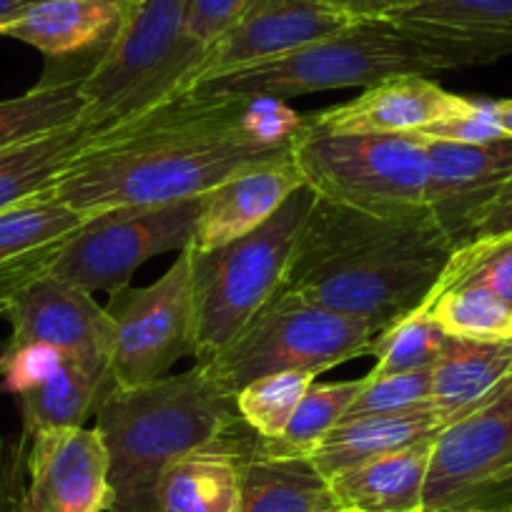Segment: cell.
I'll use <instances>...</instances> for the list:
<instances>
[{
  "label": "cell",
  "mask_w": 512,
  "mask_h": 512,
  "mask_svg": "<svg viewBox=\"0 0 512 512\" xmlns=\"http://www.w3.org/2000/svg\"><path fill=\"white\" fill-rule=\"evenodd\" d=\"M106 312L113 324L111 382L141 387L169 377L179 359L194 357L196 319L191 292L189 249L179 251L174 267L149 287L111 294Z\"/></svg>",
  "instance_id": "obj_11"
},
{
  "label": "cell",
  "mask_w": 512,
  "mask_h": 512,
  "mask_svg": "<svg viewBox=\"0 0 512 512\" xmlns=\"http://www.w3.org/2000/svg\"><path fill=\"white\" fill-rule=\"evenodd\" d=\"M28 437H0V512H31L26 502Z\"/></svg>",
  "instance_id": "obj_38"
},
{
  "label": "cell",
  "mask_w": 512,
  "mask_h": 512,
  "mask_svg": "<svg viewBox=\"0 0 512 512\" xmlns=\"http://www.w3.org/2000/svg\"><path fill=\"white\" fill-rule=\"evenodd\" d=\"M425 146V209L457 251L470 241L472 226L487 201L512 176V139L490 144L425 139Z\"/></svg>",
  "instance_id": "obj_15"
},
{
  "label": "cell",
  "mask_w": 512,
  "mask_h": 512,
  "mask_svg": "<svg viewBox=\"0 0 512 512\" xmlns=\"http://www.w3.org/2000/svg\"><path fill=\"white\" fill-rule=\"evenodd\" d=\"M8 309H11V297L0 292V317H8Z\"/></svg>",
  "instance_id": "obj_43"
},
{
  "label": "cell",
  "mask_w": 512,
  "mask_h": 512,
  "mask_svg": "<svg viewBox=\"0 0 512 512\" xmlns=\"http://www.w3.org/2000/svg\"><path fill=\"white\" fill-rule=\"evenodd\" d=\"M510 377L512 339L480 342L447 337L445 349L432 367L430 405L447 427L477 410Z\"/></svg>",
  "instance_id": "obj_23"
},
{
  "label": "cell",
  "mask_w": 512,
  "mask_h": 512,
  "mask_svg": "<svg viewBox=\"0 0 512 512\" xmlns=\"http://www.w3.org/2000/svg\"><path fill=\"white\" fill-rule=\"evenodd\" d=\"M312 372H277L249 382L236 400L241 420L267 442H277L314 382Z\"/></svg>",
  "instance_id": "obj_32"
},
{
  "label": "cell",
  "mask_w": 512,
  "mask_h": 512,
  "mask_svg": "<svg viewBox=\"0 0 512 512\" xmlns=\"http://www.w3.org/2000/svg\"><path fill=\"white\" fill-rule=\"evenodd\" d=\"M299 126L279 101L184 91L101 131L51 196L83 216L199 199L239 171L289 159Z\"/></svg>",
  "instance_id": "obj_1"
},
{
  "label": "cell",
  "mask_w": 512,
  "mask_h": 512,
  "mask_svg": "<svg viewBox=\"0 0 512 512\" xmlns=\"http://www.w3.org/2000/svg\"><path fill=\"white\" fill-rule=\"evenodd\" d=\"M6 352L46 344L91 372L111 377L113 324L91 292L41 272L11 289Z\"/></svg>",
  "instance_id": "obj_12"
},
{
  "label": "cell",
  "mask_w": 512,
  "mask_h": 512,
  "mask_svg": "<svg viewBox=\"0 0 512 512\" xmlns=\"http://www.w3.org/2000/svg\"><path fill=\"white\" fill-rule=\"evenodd\" d=\"M425 307L447 337L480 342L512 339V307L480 284L440 289Z\"/></svg>",
  "instance_id": "obj_29"
},
{
  "label": "cell",
  "mask_w": 512,
  "mask_h": 512,
  "mask_svg": "<svg viewBox=\"0 0 512 512\" xmlns=\"http://www.w3.org/2000/svg\"><path fill=\"white\" fill-rule=\"evenodd\" d=\"M254 430L241 425L224 442L181 457L159 487L161 512H239L244 452Z\"/></svg>",
  "instance_id": "obj_20"
},
{
  "label": "cell",
  "mask_w": 512,
  "mask_h": 512,
  "mask_svg": "<svg viewBox=\"0 0 512 512\" xmlns=\"http://www.w3.org/2000/svg\"><path fill=\"white\" fill-rule=\"evenodd\" d=\"M3 352H6V344H0V369H3Z\"/></svg>",
  "instance_id": "obj_45"
},
{
  "label": "cell",
  "mask_w": 512,
  "mask_h": 512,
  "mask_svg": "<svg viewBox=\"0 0 512 512\" xmlns=\"http://www.w3.org/2000/svg\"><path fill=\"white\" fill-rule=\"evenodd\" d=\"M36 3L38 0H0V28H6L8 23L21 18L23 13L31 6H36Z\"/></svg>",
  "instance_id": "obj_41"
},
{
  "label": "cell",
  "mask_w": 512,
  "mask_h": 512,
  "mask_svg": "<svg viewBox=\"0 0 512 512\" xmlns=\"http://www.w3.org/2000/svg\"><path fill=\"white\" fill-rule=\"evenodd\" d=\"M61 362L63 354L46 344H31V347L3 352V369H0L3 390L11 395H21L28 387L46 379Z\"/></svg>",
  "instance_id": "obj_36"
},
{
  "label": "cell",
  "mask_w": 512,
  "mask_h": 512,
  "mask_svg": "<svg viewBox=\"0 0 512 512\" xmlns=\"http://www.w3.org/2000/svg\"><path fill=\"white\" fill-rule=\"evenodd\" d=\"M86 111L83 76L46 78L23 96L0 101V151L56 134L83 121Z\"/></svg>",
  "instance_id": "obj_28"
},
{
  "label": "cell",
  "mask_w": 512,
  "mask_h": 512,
  "mask_svg": "<svg viewBox=\"0 0 512 512\" xmlns=\"http://www.w3.org/2000/svg\"><path fill=\"white\" fill-rule=\"evenodd\" d=\"M292 159L304 186L319 199L369 214L425 211L427 146L410 136L322 134L302 126Z\"/></svg>",
  "instance_id": "obj_8"
},
{
  "label": "cell",
  "mask_w": 512,
  "mask_h": 512,
  "mask_svg": "<svg viewBox=\"0 0 512 512\" xmlns=\"http://www.w3.org/2000/svg\"><path fill=\"white\" fill-rule=\"evenodd\" d=\"M442 512H507V510H442Z\"/></svg>",
  "instance_id": "obj_44"
},
{
  "label": "cell",
  "mask_w": 512,
  "mask_h": 512,
  "mask_svg": "<svg viewBox=\"0 0 512 512\" xmlns=\"http://www.w3.org/2000/svg\"><path fill=\"white\" fill-rule=\"evenodd\" d=\"M304 186L294 159L251 166L201 196L191 249L209 251L267 224L284 201Z\"/></svg>",
  "instance_id": "obj_17"
},
{
  "label": "cell",
  "mask_w": 512,
  "mask_h": 512,
  "mask_svg": "<svg viewBox=\"0 0 512 512\" xmlns=\"http://www.w3.org/2000/svg\"><path fill=\"white\" fill-rule=\"evenodd\" d=\"M111 460L101 432L56 427L28 440L26 502L31 512H108Z\"/></svg>",
  "instance_id": "obj_14"
},
{
  "label": "cell",
  "mask_w": 512,
  "mask_h": 512,
  "mask_svg": "<svg viewBox=\"0 0 512 512\" xmlns=\"http://www.w3.org/2000/svg\"><path fill=\"white\" fill-rule=\"evenodd\" d=\"M239 512H342L329 480L304 455L269 450L251 437L244 452Z\"/></svg>",
  "instance_id": "obj_22"
},
{
  "label": "cell",
  "mask_w": 512,
  "mask_h": 512,
  "mask_svg": "<svg viewBox=\"0 0 512 512\" xmlns=\"http://www.w3.org/2000/svg\"><path fill=\"white\" fill-rule=\"evenodd\" d=\"M106 128L83 118L28 144L0 151V214L36 196L51 194L71 161Z\"/></svg>",
  "instance_id": "obj_26"
},
{
  "label": "cell",
  "mask_w": 512,
  "mask_h": 512,
  "mask_svg": "<svg viewBox=\"0 0 512 512\" xmlns=\"http://www.w3.org/2000/svg\"><path fill=\"white\" fill-rule=\"evenodd\" d=\"M512 234V176L497 189V194L487 201L482 214L472 226L470 241L490 239V236ZM467 241V244H470Z\"/></svg>",
  "instance_id": "obj_39"
},
{
  "label": "cell",
  "mask_w": 512,
  "mask_h": 512,
  "mask_svg": "<svg viewBox=\"0 0 512 512\" xmlns=\"http://www.w3.org/2000/svg\"><path fill=\"white\" fill-rule=\"evenodd\" d=\"M390 21L447 43L465 68L512 56V0H425Z\"/></svg>",
  "instance_id": "obj_19"
},
{
  "label": "cell",
  "mask_w": 512,
  "mask_h": 512,
  "mask_svg": "<svg viewBox=\"0 0 512 512\" xmlns=\"http://www.w3.org/2000/svg\"><path fill=\"white\" fill-rule=\"evenodd\" d=\"M445 430L432 405L420 410L397 412V415L359 417V420L339 422L312 452L309 460L332 480L339 472L357 467L362 462L377 460L390 452L405 450L425 437H435Z\"/></svg>",
  "instance_id": "obj_25"
},
{
  "label": "cell",
  "mask_w": 512,
  "mask_h": 512,
  "mask_svg": "<svg viewBox=\"0 0 512 512\" xmlns=\"http://www.w3.org/2000/svg\"><path fill=\"white\" fill-rule=\"evenodd\" d=\"M199 209L201 196L86 216L53 251L43 272L83 292H118L151 256L189 249Z\"/></svg>",
  "instance_id": "obj_9"
},
{
  "label": "cell",
  "mask_w": 512,
  "mask_h": 512,
  "mask_svg": "<svg viewBox=\"0 0 512 512\" xmlns=\"http://www.w3.org/2000/svg\"><path fill=\"white\" fill-rule=\"evenodd\" d=\"M452 251L427 209L369 214L314 196L284 287L382 334L430 302Z\"/></svg>",
  "instance_id": "obj_2"
},
{
  "label": "cell",
  "mask_w": 512,
  "mask_h": 512,
  "mask_svg": "<svg viewBox=\"0 0 512 512\" xmlns=\"http://www.w3.org/2000/svg\"><path fill=\"white\" fill-rule=\"evenodd\" d=\"M472 101L445 91L427 76L387 78L364 88L362 96L304 116V126L322 134L410 136L465 111Z\"/></svg>",
  "instance_id": "obj_16"
},
{
  "label": "cell",
  "mask_w": 512,
  "mask_h": 512,
  "mask_svg": "<svg viewBox=\"0 0 512 512\" xmlns=\"http://www.w3.org/2000/svg\"><path fill=\"white\" fill-rule=\"evenodd\" d=\"M457 284H480L512 307V234L477 239L452 251L435 292Z\"/></svg>",
  "instance_id": "obj_33"
},
{
  "label": "cell",
  "mask_w": 512,
  "mask_h": 512,
  "mask_svg": "<svg viewBox=\"0 0 512 512\" xmlns=\"http://www.w3.org/2000/svg\"><path fill=\"white\" fill-rule=\"evenodd\" d=\"M352 23L322 0H246L229 31L201 58L189 88L254 63L287 56L344 31Z\"/></svg>",
  "instance_id": "obj_13"
},
{
  "label": "cell",
  "mask_w": 512,
  "mask_h": 512,
  "mask_svg": "<svg viewBox=\"0 0 512 512\" xmlns=\"http://www.w3.org/2000/svg\"><path fill=\"white\" fill-rule=\"evenodd\" d=\"M432 402V369L387 374V377H364V387L357 400L349 405L342 422L359 417L397 415L427 407Z\"/></svg>",
  "instance_id": "obj_34"
},
{
  "label": "cell",
  "mask_w": 512,
  "mask_h": 512,
  "mask_svg": "<svg viewBox=\"0 0 512 512\" xmlns=\"http://www.w3.org/2000/svg\"><path fill=\"white\" fill-rule=\"evenodd\" d=\"M492 111H495V121L502 134L507 139H512V98H507V101H492Z\"/></svg>",
  "instance_id": "obj_42"
},
{
  "label": "cell",
  "mask_w": 512,
  "mask_h": 512,
  "mask_svg": "<svg viewBox=\"0 0 512 512\" xmlns=\"http://www.w3.org/2000/svg\"><path fill=\"white\" fill-rule=\"evenodd\" d=\"M447 344V334L437 327L427 307L417 309L402 322L392 324L377 334L372 342V354L377 359L369 377H387V374L417 372V369H432L440 359Z\"/></svg>",
  "instance_id": "obj_31"
},
{
  "label": "cell",
  "mask_w": 512,
  "mask_h": 512,
  "mask_svg": "<svg viewBox=\"0 0 512 512\" xmlns=\"http://www.w3.org/2000/svg\"><path fill=\"white\" fill-rule=\"evenodd\" d=\"M312 201L314 194L302 186L251 234L209 251L189 246L196 364L224 349L282 287Z\"/></svg>",
  "instance_id": "obj_6"
},
{
  "label": "cell",
  "mask_w": 512,
  "mask_h": 512,
  "mask_svg": "<svg viewBox=\"0 0 512 512\" xmlns=\"http://www.w3.org/2000/svg\"><path fill=\"white\" fill-rule=\"evenodd\" d=\"M131 0H38L0 36L28 43L53 61L96 53L116 36Z\"/></svg>",
  "instance_id": "obj_18"
},
{
  "label": "cell",
  "mask_w": 512,
  "mask_h": 512,
  "mask_svg": "<svg viewBox=\"0 0 512 512\" xmlns=\"http://www.w3.org/2000/svg\"><path fill=\"white\" fill-rule=\"evenodd\" d=\"M244 6L246 0H189L186 38L206 56V51L229 31Z\"/></svg>",
  "instance_id": "obj_37"
},
{
  "label": "cell",
  "mask_w": 512,
  "mask_h": 512,
  "mask_svg": "<svg viewBox=\"0 0 512 512\" xmlns=\"http://www.w3.org/2000/svg\"><path fill=\"white\" fill-rule=\"evenodd\" d=\"M364 387L362 379H344V382H317L309 384L307 395L299 402L297 412L289 420L287 430L277 442H267L269 450L284 455H304L309 452L344 420L349 405L357 400Z\"/></svg>",
  "instance_id": "obj_30"
},
{
  "label": "cell",
  "mask_w": 512,
  "mask_h": 512,
  "mask_svg": "<svg viewBox=\"0 0 512 512\" xmlns=\"http://www.w3.org/2000/svg\"><path fill=\"white\" fill-rule=\"evenodd\" d=\"M437 437L339 472L329 480L342 512H422Z\"/></svg>",
  "instance_id": "obj_21"
},
{
  "label": "cell",
  "mask_w": 512,
  "mask_h": 512,
  "mask_svg": "<svg viewBox=\"0 0 512 512\" xmlns=\"http://www.w3.org/2000/svg\"><path fill=\"white\" fill-rule=\"evenodd\" d=\"M241 425L234 397L216 390L199 364L141 387L111 384L96 407V430L111 460L108 512H161L166 470L191 452L224 442Z\"/></svg>",
  "instance_id": "obj_3"
},
{
  "label": "cell",
  "mask_w": 512,
  "mask_h": 512,
  "mask_svg": "<svg viewBox=\"0 0 512 512\" xmlns=\"http://www.w3.org/2000/svg\"><path fill=\"white\" fill-rule=\"evenodd\" d=\"M329 8L347 16L349 21H390L410 8L422 6L425 0H322Z\"/></svg>",
  "instance_id": "obj_40"
},
{
  "label": "cell",
  "mask_w": 512,
  "mask_h": 512,
  "mask_svg": "<svg viewBox=\"0 0 512 512\" xmlns=\"http://www.w3.org/2000/svg\"><path fill=\"white\" fill-rule=\"evenodd\" d=\"M86 221L51 194L13 206L0 214V292L46 269L53 251Z\"/></svg>",
  "instance_id": "obj_24"
},
{
  "label": "cell",
  "mask_w": 512,
  "mask_h": 512,
  "mask_svg": "<svg viewBox=\"0 0 512 512\" xmlns=\"http://www.w3.org/2000/svg\"><path fill=\"white\" fill-rule=\"evenodd\" d=\"M111 384V377H103L63 357V362L46 379L16 395L23 435L31 440L38 432L56 427H83Z\"/></svg>",
  "instance_id": "obj_27"
},
{
  "label": "cell",
  "mask_w": 512,
  "mask_h": 512,
  "mask_svg": "<svg viewBox=\"0 0 512 512\" xmlns=\"http://www.w3.org/2000/svg\"><path fill=\"white\" fill-rule=\"evenodd\" d=\"M442 510L512 512V377L437 437L422 512Z\"/></svg>",
  "instance_id": "obj_10"
},
{
  "label": "cell",
  "mask_w": 512,
  "mask_h": 512,
  "mask_svg": "<svg viewBox=\"0 0 512 512\" xmlns=\"http://www.w3.org/2000/svg\"><path fill=\"white\" fill-rule=\"evenodd\" d=\"M432 141H450V144H490V141L507 139L495 121L492 103L472 101L465 111L447 116L442 121L427 126L422 134Z\"/></svg>",
  "instance_id": "obj_35"
},
{
  "label": "cell",
  "mask_w": 512,
  "mask_h": 512,
  "mask_svg": "<svg viewBox=\"0 0 512 512\" xmlns=\"http://www.w3.org/2000/svg\"><path fill=\"white\" fill-rule=\"evenodd\" d=\"M465 68L447 43L402 28L392 21H359L334 36L297 48L287 56L254 63L199 83L189 91L287 101L334 88H369L395 76H427Z\"/></svg>",
  "instance_id": "obj_4"
},
{
  "label": "cell",
  "mask_w": 512,
  "mask_h": 512,
  "mask_svg": "<svg viewBox=\"0 0 512 512\" xmlns=\"http://www.w3.org/2000/svg\"><path fill=\"white\" fill-rule=\"evenodd\" d=\"M374 339L377 332L369 324L309 302L282 284L246 327L199 367L216 390L236 397L267 374L312 372L319 377L369 354Z\"/></svg>",
  "instance_id": "obj_7"
},
{
  "label": "cell",
  "mask_w": 512,
  "mask_h": 512,
  "mask_svg": "<svg viewBox=\"0 0 512 512\" xmlns=\"http://www.w3.org/2000/svg\"><path fill=\"white\" fill-rule=\"evenodd\" d=\"M189 0H131L91 71L83 76V118L111 128L191 86L204 51L186 38Z\"/></svg>",
  "instance_id": "obj_5"
}]
</instances>
